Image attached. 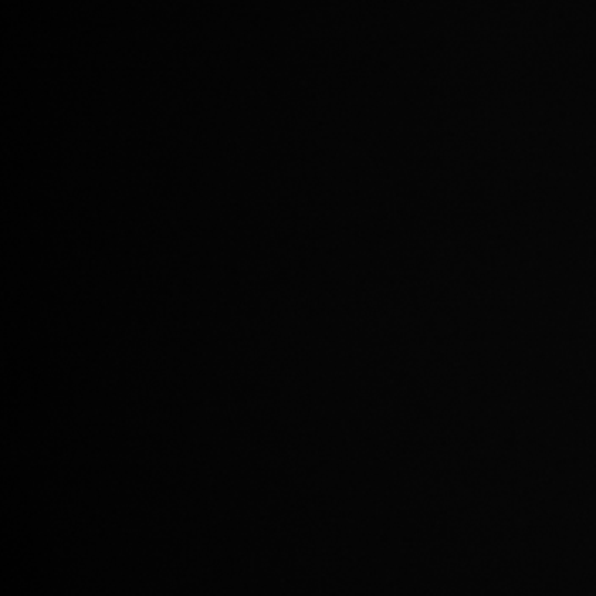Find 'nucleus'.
<instances>
[]
</instances>
